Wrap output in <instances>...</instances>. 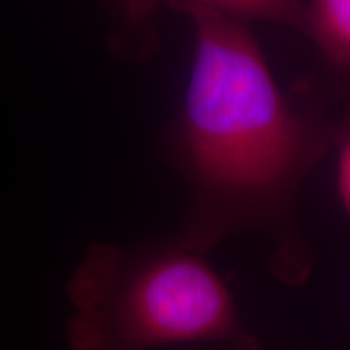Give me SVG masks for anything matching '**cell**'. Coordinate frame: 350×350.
I'll list each match as a JSON object with an SVG mask.
<instances>
[{"instance_id":"obj_1","label":"cell","mask_w":350,"mask_h":350,"mask_svg":"<svg viewBox=\"0 0 350 350\" xmlns=\"http://www.w3.org/2000/svg\"><path fill=\"white\" fill-rule=\"evenodd\" d=\"M190 18L193 60L174 131L190 206L174 237L208 253L235 234L266 232L274 274L299 286L312 273L313 253L297 198L332 150L334 122L288 99L247 23L211 12Z\"/></svg>"},{"instance_id":"obj_2","label":"cell","mask_w":350,"mask_h":350,"mask_svg":"<svg viewBox=\"0 0 350 350\" xmlns=\"http://www.w3.org/2000/svg\"><path fill=\"white\" fill-rule=\"evenodd\" d=\"M70 350H154L224 344L260 350L227 284L175 237L131 247L93 243L68 282Z\"/></svg>"},{"instance_id":"obj_3","label":"cell","mask_w":350,"mask_h":350,"mask_svg":"<svg viewBox=\"0 0 350 350\" xmlns=\"http://www.w3.org/2000/svg\"><path fill=\"white\" fill-rule=\"evenodd\" d=\"M167 5L183 13L211 12L243 21H271L301 31L304 0H125L126 16L133 21L148 18L159 7Z\"/></svg>"},{"instance_id":"obj_4","label":"cell","mask_w":350,"mask_h":350,"mask_svg":"<svg viewBox=\"0 0 350 350\" xmlns=\"http://www.w3.org/2000/svg\"><path fill=\"white\" fill-rule=\"evenodd\" d=\"M301 33L317 44L327 62L350 72V0H310Z\"/></svg>"},{"instance_id":"obj_5","label":"cell","mask_w":350,"mask_h":350,"mask_svg":"<svg viewBox=\"0 0 350 350\" xmlns=\"http://www.w3.org/2000/svg\"><path fill=\"white\" fill-rule=\"evenodd\" d=\"M332 150H336V193L350 219V107L342 119L334 122Z\"/></svg>"}]
</instances>
